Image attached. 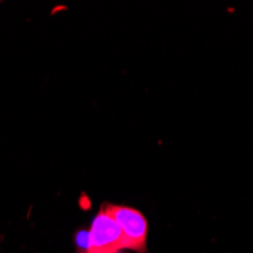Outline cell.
<instances>
[{
    "label": "cell",
    "instance_id": "obj_3",
    "mask_svg": "<svg viewBox=\"0 0 253 253\" xmlns=\"http://www.w3.org/2000/svg\"><path fill=\"white\" fill-rule=\"evenodd\" d=\"M79 253H85V252H79Z\"/></svg>",
    "mask_w": 253,
    "mask_h": 253
},
{
    "label": "cell",
    "instance_id": "obj_1",
    "mask_svg": "<svg viewBox=\"0 0 253 253\" xmlns=\"http://www.w3.org/2000/svg\"><path fill=\"white\" fill-rule=\"evenodd\" d=\"M102 211L120 226L126 249L136 253H147L149 224L141 211L130 208V206L112 203H106Z\"/></svg>",
    "mask_w": 253,
    "mask_h": 253
},
{
    "label": "cell",
    "instance_id": "obj_2",
    "mask_svg": "<svg viewBox=\"0 0 253 253\" xmlns=\"http://www.w3.org/2000/svg\"><path fill=\"white\" fill-rule=\"evenodd\" d=\"M126 249L120 226L102 210L91 224L86 253H117Z\"/></svg>",
    "mask_w": 253,
    "mask_h": 253
}]
</instances>
